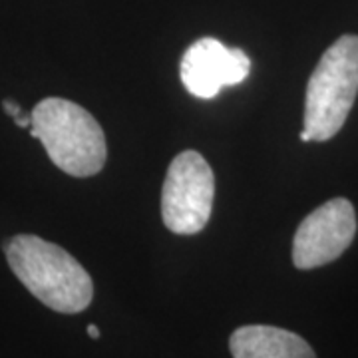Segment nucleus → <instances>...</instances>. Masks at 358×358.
Returning <instances> with one entry per match:
<instances>
[{
	"mask_svg": "<svg viewBox=\"0 0 358 358\" xmlns=\"http://www.w3.org/2000/svg\"><path fill=\"white\" fill-rule=\"evenodd\" d=\"M301 140H303V141H310V136H308V134H307V131H305V129L301 131Z\"/></svg>",
	"mask_w": 358,
	"mask_h": 358,
	"instance_id": "nucleus-11",
	"label": "nucleus"
},
{
	"mask_svg": "<svg viewBox=\"0 0 358 358\" xmlns=\"http://www.w3.org/2000/svg\"><path fill=\"white\" fill-rule=\"evenodd\" d=\"M2 108H4V112L10 115L13 120L14 117H18L20 114H24V112H22V108L14 102V100H4V102H2Z\"/></svg>",
	"mask_w": 358,
	"mask_h": 358,
	"instance_id": "nucleus-8",
	"label": "nucleus"
},
{
	"mask_svg": "<svg viewBox=\"0 0 358 358\" xmlns=\"http://www.w3.org/2000/svg\"><path fill=\"white\" fill-rule=\"evenodd\" d=\"M251 72V60L239 48H227L215 38L192 44L181 60V82L195 98H215L221 88L241 84Z\"/></svg>",
	"mask_w": 358,
	"mask_h": 358,
	"instance_id": "nucleus-6",
	"label": "nucleus"
},
{
	"mask_svg": "<svg viewBox=\"0 0 358 358\" xmlns=\"http://www.w3.org/2000/svg\"><path fill=\"white\" fill-rule=\"evenodd\" d=\"M88 334L92 336V338H100V329H98L96 324H90Z\"/></svg>",
	"mask_w": 358,
	"mask_h": 358,
	"instance_id": "nucleus-10",
	"label": "nucleus"
},
{
	"mask_svg": "<svg viewBox=\"0 0 358 358\" xmlns=\"http://www.w3.org/2000/svg\"><path fill=\"white\" fill-rule=\"evenodd\" d=\"M213 169L197 152H181L169 164L162 189V217L166 227L178 235L199 233L213 209Z\"/></svg>",
	"mask_w": 358,
	"mask_h": 358,
	"instance_id": "nucleus-4",
	"label": "nucleus"
},
{
	"mask_svg": "<svg viewBox=\"0 0 358 358\" xmlns=\"http://www.w3.org/2000/svg\"><path fill=\"white\" fill-rule=\"evenodd\" d=\"M229 348L233 358H317L303 336L267 324L237 329L231 334Z\"/></svg>",
	"mask_w": 358,
	"mask_h": 358,
	"instance_id": "nucleus-7",
	"label": "nucleus"
},
{
	"mask_svg": "<svg viewBox=\"0 0 358 358\" xmlns=\"http://www.w3.org/2000/svg\"><path fill=\"white\" fill-rule=\"evenodd\" d=\"M14 122H16V126H20V128H30V126H32V115L20 114L18 117H14Z\"/></svg>",
	"mask_w": 358,
	"mask_h": 358,
	"instance_id": "nucleus-9",
	"label": "nucleus"
},
{
	"mask_svg": "<svg viewBox=\"0 0 358 358\" xmlns=\"http://www.w3.org/2000/svg\"><path fill=\"white\" fill-rule=\"evenodd\" d=\"M358 94V36L345 34L322 54L308 78L305 131L310 141H327L345 126Z\"/></svg>",
	"mask_w": 358,
	"mask_h": 358,
	"instance_id": "nucleus-3",
	"label": "nucleus"
},
{
	"mask_svg": "<svg viewBox=\"0 0 358 358\" xmlns=\"http://www.w3.org/2000/svg\"><path fill=\"white\" fill-rule=\"evenodd\" d=\"M4 251L14 275L42 305L74 315L92 303L94 285L88 271L62 247L36 235H16Z\"/></svg>",
	"mask_w": 358,
	"mask_h": 358,
	"instance_id": "nucleus-1",
	"label": "nucleus"
},
{
	"mask_svg": "<svg viewBox=\"0 0 358 358\" xmlns=\"http://www.w3.org/2000/svg\"><path fill=\"white\" fill-rule=\"evenodd\" d=\"M30 115V136L42 141L58 169L74 178H90L102 169L108 157L106 136L88 110L64 98H46Z\"/></svg>",
	"mask_w": 358,
	"mask_h": 358,
	"instance_id": "nucleus-2",
	"label": "nucleus"
},
{
	"mask_svg": "<svg viewBox=\"0 0 358 358\" xmlns=\"http://www.w3.org/2000/svg\"><path fill=\"white\" fill-rule=\"evenodd\" d=\"M357 233V213L345 197L331 199L308 213L299 225L293 241L296 268H317L333 263L350 247Z\"/></svg>",
	"mask_w": 358,
	"mask_h": 358,
	"instance_id": "nucleus-5",
	"label": "nucleus"
}]
</instances>
